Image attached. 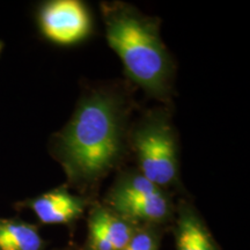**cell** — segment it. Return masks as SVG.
Instances as JSON below:
<instances>
[{
    "label": "cell",
    "instance_id": "cell-1",
    "mask_svg": "<svg viewBox=\"0 0 250 250\" xmlns=\"http://www.w3.org/2000/svg\"><path fill=\"white\" fill-rule=\"evenodd\" d=\"M124 125V107L115 94L98 90L81 99L50 145L73 186L90 189L116 167L123 154Z\"/></svg>",
    "mask_w": 250,
    "mask_h": 250
},
{
    "label": "cell",
    "instance_id": "cell-2",
    "mask_svg": "<svg viewBox=\"0 0 250 250\" xmlns=\"http://www.w3.org/2000/svg\"><path fill=\"white\" fill-rule=\"evenodd\" d=\"M101 7L108 43L127 76L149 95L166 98L174 67L159 23L124 2H103Z\"/></svg>",
    "mask_w": 250,
    "mask_h": 250
},
{
    "label": "cell",
    "instance_id": "cell-3",
    "mask_svg": "<svg viewBox=\"0 0 250 250\" xmlns=\"http://www.w3.org/2000/svg\"><path fill=\"white\" fill-rule=\"evenodd\" d=\"M176 144L173 126L162 114L146 117L132 134L139 173L162 190L176 183L179 176Z\"/></svg>",
    "mask_w": 250,
    "mask_h": 250
},
{
    "label": "cell",
    "instance_id": "cell-4",
    "mask_svg": "<svg viewBox=\"0 0 250 250\" xmlns=\"http://www.w3.org/2000/svg\"><path fill=\"white\" fill-rule=\"evenodd\" d=\"M103 205L136 225L162 226L174 215L173 202L165 190L140 173L122 177Z\"/></svg>",
    "mask_w": 250,
    "mask_h": 250
},
{
    "label": "cell",
    "instance_id": "cell-5",
    "mask_svg": "<svg viewBox=\"0 0 250 250\" xmlns=\"http://www.w3.org/2000/svg\"><path fill=\"white\" fill-rule=\"evenodd\" d=\"M37 26L49 42L73 45L85 41L93 30V20L87 6L79 0H49L36 13Z\"/></svg>",
    "mask_w": 250,
    "mask_h": 250
},
{
    "label": "cell",
    "instance_id": "cell-6",
    "mask_svg": "<svg viewBox=\"0 0 250 250\" xmlns=\"http://www.w3.org/2000/svg\"><path fill=\"white\" fill-rule=\"evenodd\" d=\"M136 225L103 204H95L88 215V234L83 250H122L129 245Z\"/></svg>",
    "mask_w": 250,
    "mask_h": 250
},
{
    "label": "cell",
    "instance_id": "cell-7",
    "mask_svg": "<svg viewBox=\"0 0 250 250\" xmlns=\"http://www.w3.org/2000/svg\"><path fill=\"white\" fill-rule=\"evenodd\" d=\"M17 206L33 212L41 224L68 225L83 217L87 202L62 187L18 203Z\"/></svg>",
    "mask_w": 250,
    "mask_h": 250
},
{
    "label": "cell",
    "instance_id": "cell-8",
    "mask_svg": "<svg viewBox=\"0 0 250 250\" xmlns=\"http://www.w3.org/2000/svg\"><path fill=\"white\" fill-rule=\"evenodd\" d=\"M175 240L176 250H219L202 219L189 205L177 211Z\"/></svg>",
    "mask_w": 250,
    "mask_h": 250
},
{
    "label": "cell",
    "instance_id": "cell-9",
    "mask_svg": "<svg viewBox=\"0 0 250 250\" xmlns=\"http://www.w3.org/2000/svg\"><path fill=\"white\" fill-rule=\"evenodd\" d=\"M0 250H46L39 227L19 218H0Z\"/></svg>",
    "mask_w": 250,
    "mask_h": 250
},
{
    "label": "cell",
    "instance_id": "cell-10",
    "mask_svg": "<svg viewBox=\"0 0 250 250\" xmlns=\"http://www.w3.org/2000/svg\"><path fill=\"white\" fill-rule=\"evenodd\" d=\"M160 227L154 225H139L127 247L131 250H159L161 240Z\"/></svg>",
    "mask_w": 250,
    "mask_h": 250
},
{
    "label": "cell",
    "instance_id": "cell-11",
    "mask_svg": "<svg viewBox=\"0 0 250 250\" xmlns=\"http://www.w3.org/2000/svg\"><path fill=\"white\" fill-rule=\"evenodd\" d=\"M2 49H4V43H2V41H0V54L2 52Z\"/></svg>",
    "mask_w": 250,
    "mask_h": 250
},
{
    "label": "cell",
    "instance_id": "cell-12",
    "mask_svg": "<svg viewBox=\"0 0 250 250\" xmlns=\"http://www.w3.org/2000/svg\"><path fill=\"white\" fill-rule=\"evenodd\" d=\"M61 250H71V249H67V248H66V249H61Z\"/></svg>",
    "mask_w": 250,
    "mask_h": 250
}]
</instances>
